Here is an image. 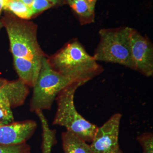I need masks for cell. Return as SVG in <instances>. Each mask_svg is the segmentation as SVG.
Returning <instances> with one entry per match:
<instances>
[{"label":"cell","instance_id":"6da1fadb","mask_svg":"<svg viewBox=\"0 0 153 153\" xmlns=\"http://www.w3.org/2000/svg\"><path fill=\"white\" fill-rule=\"evenodd\" d=\"M51 68L62 76L85 85L104 71L93 56L77 39L66 43L55 54L47 56Z\"/></svg>","mask_w":153,"mask_h":153},{"label":"cell","instance_id":"7a4b0ae2","mask_svg":"<svg viewBox=\"0 0 153 153\" xmlns=\"http://www.w3.org/2000/svg\"><path fill=\"white\" fill-rule=\"evenodd\" d=\"M0 21L7 33L13 57L30 61L41 68L42 60L47 55L39 43L38 26L5 10Z\"/></svg>","mask_w":153,"mask_h":153},{"label":"cell","instance_id":"3957f363","mask_svg":"<svg viewBox=\"0 0 153 153\" xmlns=\"http://www.w3.org/2000/svg\"><path fill=\"white\" fill-rule=\"evenodd\" d=\"M83 85L73 82L64 88L57 95V108L52 124L65 127L86 142H91L98 126L87 120L76 111L74 104V95L76 90Z\"/></svg>","mask_w":153,"mask_h":153},{"label":"cell","instance_id":"277c9868","mask_svg":"<svg viewBox=\"0 0 153 153\" xmlns=\"http://www.w3.org/2000/svg\"><path fill=\"white\" fill-rule=\"evenodd\" d=\"M133 28H102L99 31L100 41L93 55L95 60L117 64L136 71L131 49Z\"/></svg>","mask_w":153,"mask_h":153},{"label":"cell","instance_id":"5b68a950","mask_svg":"<svg viewBox=\"0 0 153 153\" xmlns=\"http://www.w3.org/2000/svg\"><path fill=\"white\" fill-rule=\"evenodd\" d=\"M47 55L42 60L41 68L33 86V93L30 103L31 112L49 111L58 94L73 81L55 71L47 60Z\"/></svg>","mask_w":153,"mask_h":153},{"label":"cell","instance_id":"8992f818","mask_svg":"<svg viewBox=\"0 0 153 153\" xmlns=\"http://www.w3.org/2000/svg\"><path fill=\"white\" fill-rule=\"evenodd\" d=\"M122 115L116 113L98 127L90 145L93 153H114L120 149L119 136Z\"/></svg>","mask_w":153,"mask_h":153},{"label":"cell","instance_id":"52a82bcc","mask_svg":"<svg viewBox=\"0 0 153 153\" xmlns=\"http://www.w3.org/2000/svg\"><path fill=\"white\" fill-rule=\"evenodd\" d=\"M131 57L136 71L147 77L153 75V44L147 36L132 28L131 34Z\"/></svg>","mask_w":153,"mask_h":153},{"label":"cell","instance_id":"ba28073f","mask_svg":"<svg viewBox=\"0 0 153 153\" xmlns=\"http://www.w3.org/2000/svg\"><path fill=\"white\" fill-rule=\"evenodd\" d=\"M37 123L33 120L13 122L0 126V145H14L26 142L36 129Z\"/></svg>","mask_w":153,"mask_h":153},{"label":"cell","instance_id":"9c48e42d","mask_svg":"<svg viewBox=\"0 0 153 153\" xmlns=\"http://www.w3.org/2000/svg\"><path fill=\"white\" fill-rule=\"evenodd\" d=\"M29 93L30 87L21 79L7 81L0 86V103L16 108L25 103Z\"/></svg>","mask_w":153,"mask_h":153},{"label":"cell","instance_id":"30bf717a","mask_svg":"<svg viewBox=\"0 0 153 153\" xmlns=\"http://www.w3.org/2000/svg\"><path fill=\"white\" fill-rule=\"evenodd\" d=\"M64 153H93L90 145L69 131L61 134Z\"/></svg>","mask_w":153,"mask_h":153},{"label":"cell","instance_id":"8fae6325","mask_svg":"<svg viewBox=\"0 0 153 153\" xmlns=\"http://www.w3.org/2000/svg\"><path fill=\"white\" fill-rule=\"evenodd\" d=\"M35 112L40 121L42 129V153H52V148L57 142L56 131L49 127L48 121L44 115L43 111L38 110Z\"/></svg>","mask_w":153,"mask_h":153},{"label":"cell","instance_id":"7c38bea8","mask_svg":"<svg viewBox=\"0 0 153 153\" xmlns=\"http://www.w3.org/2000/svg\"><path fill=\"white\" fill-rule=\"evenodd\" d=\"M78 17L81 25H84L94 22L95 8L85 0H65Z\"/></svg>","mask_w":153,"mask_h":153},{"label":"cell","instance_id":"4fadbf2b","mask_svg":"<svg viewBox=\"0 0 153 153\" xmlns=\"http://www.w3.org/2000/svg\"><path fill=\"white\" fill-rule=\"evenodd\" d=\"M3 10L9 11L22 19L29 20L33 18L31 8L21 0H3Z\"/></svg>","mask_w":153,"mask_h":153},{"label":"cell","instance_id":"5bb4252c","mask_svg":"<svg viewBox=\"0 0 153 153\" xmlns=\"http://www.w3.org/2000/svg\"><path fill=\"white\" fill-rule=\"evenodd\" d=\"M0 153H31L26 142L14 145H0Z\"/></svg>","mask_w":153,"mask_h":153},{"label":"cell","instance_id":"9a60e30c","mask_svg":"<svg viewBox=\"0 0 153 153\" xmlns=\"http://www.w3.org/2000/svg\"><path fill=\"white\" fill-rule=\"evenodd\" d=\"M137 140L142 148L143 153H153V133H143L137 137Z\"/></svg>","mask_w":153,"mask_h":153},{"label":"cell","instance_id":"2e32d148","mask_svg":"<svg viewBox=\"0 0 153 153\" xmlns=\"http://www.w3.org/2000/svg\"><path fill=\"white\" fill-rule=\"evenodd\" d=\"M11 107L5 103H0V126L10 124L14 122Z\"/></svg>","mask_w":153,"mask_h":153},{"label":"cell","instance_id":"e0dca14e","mask_svg":"<svg viewBox=\"0 0 153 153\" xmlns=\"http://www.w3.org/2000/svg\"><path fill=\"white\" fill-rule=\"evenodd\" d=\"M53 6L55 5L52 3L47 0H33L30 7L33 13V17Z\"/></svg>","mask_w":153,"mask_h":153},{"label":"cell","instance_id":"ac0fdd59","mask_svg":"<svg viewBox=\"0 0 153 153\" xmlns=\"http://www.w3.org/2000/svg\"><path fill=\"white\" fill-rule=\"evenodd\" d=\"M50 2L52 3L55 6L60 5L65 2V0H47Z\"/></svg>","mask_w":153,"mask_h":153},{"label":"cell","instance_id":"d6986e66","mask_svg":"<svg viewBox=\"0 0 153 153\" xmlns=\"http://www.w3.org/2000/svg\"><path fill=\"white\" fill-rule=\"evenodd\" d=\"M94 8H95V5L97 2V0H85Z\"/></svg>","mask_w":153,"mask_h":153},{"label":"cell","instance_id":"ffe728a7","mask_svg":"<svg viewBox=\"0 0 153 153\" xmlns=\"http://www.w3.org/2000/svg\"><path fill=\"white\" fill-rule=\"evenodd\" d=\"M21 1L25 4H26V5L29 6L30 7H31V6L33 4V0H21Z\"/></svg>","mask_w":153,"mask_h":153},{"label":"cell","instance_id":"44dd1931","mask_svg":"<svg viewBox=\"0 0 153 153\" xmlns=\"http://www.w3.org/2000/svg\"><path fill=\"white\" fill-rule=\"evenodd\" d=\"M3 10V0H0V19H1V13L2 11ZM2 26L1 25V23L0 21V30L2 28Z\"/></svg>","mask_w":153,"mask_h":153},{"label":"cell","instance_id":"7402d4cb","mask_svg":"<svg viewBox=\"0 0 153 153\" xmlns=\"http://www.w3.org/2000/svg\"><path fill=\"white\" fill-rule=\"evenodd\" d=\"M7 80L5 78H1L0 77V86H1L2 85H3L4 83H5Z\"/></svg>","mask_w":153,"mask_h":153},{"label":"cell","instance_id":"603a6c76","mask_svg":"<svg viewBox=\"0 0 153 153\" xmlns=\"http://www.w3.org/2000/svg\"><path fill=\"white\" fill-rule=\"evenodd\" d=\"M114 153H124L120 149H120H119L116 152H115Z\"/></svg>","mask_w":153,"mask_h":153}]
</instances>
